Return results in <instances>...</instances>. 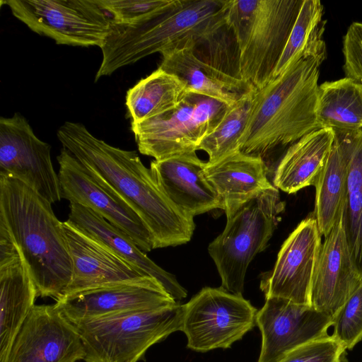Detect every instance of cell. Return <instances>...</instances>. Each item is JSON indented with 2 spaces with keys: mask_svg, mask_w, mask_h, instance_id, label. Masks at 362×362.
Segmentation results:
<instances>
[{
  "mask_svg": "<svg viewBox=\"0 0 362 362\" xmlns=\"http://www.w3.org/2000/svg\"><path fill=\"white\" fill-rule=\"evenodd\" d=\"M57 135L63 147L105 189L139 216L151 235L154 249L191 240L194 217L167 197L136 151L107 144L81 123L66 122Z\"/></svg>",
  "mask_w": 362,
  "mask_h": 362,
  "instance_id": "1",
  "label": "cell"
},
{
  "mask_svg": "<svg viewBox=\"0 0 362 362\" xmlns=\"http://www.w3.org/2000/svg\"><path fill=\"white\" fill-rule=\"evenodd\" d=\"M230 0H173L164 9L133 23L112 21L100 47L95 81L119 68L159 52L162 55L208 42L226 25Z\"/></svg>",
  "mask_w": 362,
  "mask_h": 362,
  "instance_id": "2",
  "label": "cell"
},
{
  "mask_svg": "<svg viewBox=\"0 0 362 362\" xmlns=\"http://www.w3.org/2000/svg\"><path fill=\"white\" fill-rule=\"evenodd\" d=\"M326 47L305 54L283 74L257 90L240 139V151L263 159L278 147L290 146L318 129L320 66Z\"/></svg>",
  "mask_w": 362,
  "mask_h": 362,
  "instance_id": "3",
  "label": "cell"
},
{
  "mask_svg": "<svg viewBox=\"0 0 362 362\" xmlns=\"http://www.w3.org/2000/svg\"><path fill=\"white\" fill-rule=\"evenodd\" d=\"M0 223L20 250L37 296L60 299L71 279L72 262L52 204L22 182L0 175Z\"/></svg>",
  "mask_w": 362,
  "mask_h": 362,
  "instance_id": "4",
  "label": "cell"
},
{
  "mask_svg": "<svg viewBox=\"0 0 362 362\" xmlns=\"http://www.w3.org/2000/svg\"><path fill=\"white\" fill-rule=\"evenodd\" d=\"M303 0H230L226 25L238 49V76L259 90L275 69Z\"/></svg>",
  "mask_w": 362,
  "mask_h": 362,
  "instance_id": "5",
  "label": "cell"
},
{
  "mask_svg": "<svg viewBox=\"0 0 362 362\" xmlns=\"http://www.w3.org/2000/svg\"><path fill=\"white\" fill-rule=\"evenodd\" d=\"M182 305L136 310L73 323L83 343L86 362H137L146 351L181 330Z\"/></svg>",
  "mask_w": 362,
  "mask_h": 362,
  "instance_id": "6",
  "label": "cell"
},
{
  "mask_svg": "<svg viewBox=\"0 0 362 362\" xmlns=\"http://www.w3.org/2000/svg\"><path fill=\"white\" fill-rule=\"evenodd\" d=\"M284 207L278 189L273 186L227 218L223 231L208 247L221 279V288L242 295L247 267L267 247Z\"/></svg>",
  "mask_w": 362,
  "mask_h": 362,
  "instance_id": "7",
  "label": "cell"
},
{
  "mask_svg": "<svg viewBox=\"0 0 362 362\" xmlns=\"http://www.w3.org/2000/svg\"><path fill=\"white\" fill-rule=\"evenodd\" d=\"M230 106L219 100L187 92L171 110L132 124L139 152L155 160L197 151L202 141L217 127Z\"/></svg>",
  "mask_w": 362,
  "mask_h": 362,
  "instance_id": "8",
  "label": "cell"
},
{
  "mask_svg": "<svg viewBox=\"0 0 362 362\" xmlns=\"http://www.w3.org/2000/svg\"><path fill=\"white\" fill-rule=\"evenodd\" d=\"M181 330L196 351L228 349L256 324L258 310L242 295L204 287L182 305Z\"/></svg>",
  "mask_w": 362,
  "mask_h": 362,
  "instance_id": "9",
  "label": "cell"
},
{
  "mask_svg": "<svg viewBox=\"0 0 362 362\" xmlns=\"http://www.w3.org/2000/svg\"><path fill=\"white\" fill-rule=\"evenodd\" d=\"M4 3L31 30L52 38L58 45L100 47L112 23L95 0H8Z\"/></svg>",
  "mask_w": 362,
  "mask_h": 362,
  "instance_id": "10",
  "label": "cell"
},
{
  "mask_svg": "<svg viewBox=\"0 0 362 362\" xmlns=\"http://www.w3.org/2000/svg\"><path fill=\"white\" fill-rule=\"evenodd\" d=\"M51 148L20 113L0 118V175L22 182L53 204L61 200L62 192Z\"/></svg>",
  "mask_w": 362,
  "mask_h": 362,
  "instance_id": "11",
  "label": "cell"
},
{
  "mask_svg": "<svg viewBox=\"0 0 362 362\" xmlns=\"http://www.w3.org/2000/svg\"><path fill=\"white\" fill-rule=\"evenodd\" d=\"M321 236L313 214L298 225L283 243L273 269L262 275L259 288L265 299L281 298L312 306V283Z\"/></svg>",
  "mask_w": 362,
  "mask_h": 362,
  "instance_id": "12",
  "label": "cell"
},
{
  "mask_svg": "<svg viewBox=\"0 0 362 362\" xmlns=\"http://www.w3.org/2000/svg\"><path fill=\"white\" fill-rule=\"evenodd\" d=\"M85 356L79 333L54 304L35 305L17 333L6 362H76Z\"/></svg>",
  "mask_w": 362,
  "mask_h": 362,
  "instance_id": "13",
  "label": "cell"
},
{
  "mask_svg": "<svg viewBox=\"0 0 362 362\" xmlns=\"http://www.w3.org/2000/svg\"><path fill=\"white\" fill-rule=\"evenodd\" d=\"M332 323V318L313 306L281 298L266 299L256 317L262 334L257 362H280L297 347L328 336Z\"/></svg>",
  "mask_w": 362,
  "mask_h": 362,
  "instance_id": "14",
  "label": "cell"
},
{
  "mask_svg": "<svg viewBox=\"0 0 362 362\" xmlns=\"http://www.w3.org/2000/svg\"><path fill=\"white\" fill-rule=\"evenodd\" d=\"M57 158L62 198L91 209L127 233L143 252L154 249L150 232L127 204L105 189L65 148Z\"/></svg>",
  "mask_w": 362,
  "mask_h": 362,
  "instance_id": "15",
  "label": "cell"
},
{
  "mask_svg": "<svg viewBox=\"0 0 362 362\" xmlns=\"http://www.w3.org/2000/svg\"><path fill=\"white\" fill-rule=\"evenodd\" d=\"M62 226L72 262L71 279L64 296L119 284L163 287L67 221Z\"/></svg>",
  "mask_w": 362,
  "mask_h": 362,
  "instance_id": "16",
  "label": "cell"
},
{
  "mask_svg": "<svg viewBox=\"0 0 362 362\" xmlns=\"http://www.w3.org/2000/svg\"><path fill=\"white\" fill-rule=\"evenodd\" d=\"M37 291L26 262L6 227L0 224V362H6Z\"/></svg>",
  "mask_w": 362,
  "mask_h": 362,
  "instance_id": "17",
  "label": "cell"
},
{
  "mask_svg": "<svg viewBox=\"0 0 362 362\" xmlns=\"http://www.w3.org/2000/svg\"><path fill=\"white\" fill-rule=\"evenodd\" d=\"M177 301L163 287L119 284L64 296L55 307L72 323L136 310L170 307Z\"/></svg>",
  "mask_w": 362,
  "mask_h": 362,
  "instance_id": "18",
  "label": "cell"
},
{
  "mask_svg": "<svg viewBox=\"0 0 362 362\" xmlns=\"http://www.w3.org/2000/svg\"><path fill=\"white\" fill-rule=\"evenodd\" d=\"M341 216L322 243L311 288V305L332 319L362 281L351 259Z\"/></svg>",
  "mask_w": 362,
  "mask_h": 362,
  "instance_id": "19",
  "label": "cell"
},
{
  "mask_svg": "<svg viewBox=\"0 0 362 362\" xmlns=\"http://www.w3.org/2000/svg\"><path fill=\"white\" fill-rule=\"evenodd\" d=\"M205 163L193 151L152 160L150 170L167 197L183 212L194 217L222 209L218 197L205 177Z\"/></svg>",
  "mask_w": 362,
  "mask_h": 362,
  "instance_id": "20",
  "label": "cell"
},
{
  "mask_svg": "<svg viewBox=\"0 0 362 362\" xmlns=\"http://www.w3.org/2000/svg\"><path fill=\"white\" fill-rule=\"evenodd\" d=\"M264 160L240 150L221 159L206 162L204 175L217 196L226 218L243 204L274 186L267 178Z\"/></svg>",
  "mask_w": 362,
  "mask_h": 362,
  "instance_id": "21",
  "label": "cell"
},
{
  "mask_svg": "<svg viewBox=\"0 0 362 362\" xmlns=\"http://www.w3.org/2000/svg\"><path fill=\"white\" fill-rule=\"evenodd\" d=\"M67 221L71 224L141 272L158 280L175 301L187 296V291L178 283L175 276L148 257L127 233L81 204L70 203Z\"/></svg>",
  "mask_w": 362,
  "mask_h": 362,
  "instance_id": "22",
  "label": "cell"
},
{
  "mask_svg": "<svg viewBox=\"0 0 362 362\" xmlns=\"http://www.w3.org/2000/svg\"><path fill=\"white\" fill-rule=\"evenodd\" d=\"M158 68L176 76L191 92L233 105L254 88L239 76L199 59L195 49L187 48L163 54Z\"/></svg>",
  "mask_w": 362,
  "mask_h": 362,
  "instance_id": "23",
  "label": "cell"
},
{
  "mask_svg": "<svg viewBox=\"0 0 362 362\" xmlns=\"http://www.w3.org/2000/svg\"><path fill=\"white\" fill-rule=\"evenodd\" d=\"M334 138L332 129H318L288 146L274 170V186L288 194L315 186Z\"/></svg>",
  "mask_w": 362,
  "mask_h": 362,
  "instance_id": "24",
  "label": "cell"
},
{
  "mask_svg": "<svg viewBox=\"0 0 362 362\" xmlns=\"http://www.w3.org/2000/svg\"><path fill=\"white\" fill-rule=\"evenodd\" d=\"M335 138L326 164L315 185L313 215L320 233L326 237L342 213L347 182V154L342 135Z\"/></svg>",
  "mask_w": 362,
  "mask_h": 362,
  "instance_id": "25",
  "label": "cell"
},
{
  "mask_svg": "<svg viewBox=\"0 0 362 362\" xmlns=\"http://www.w3.org/2000/svg\"><path fill=\"white\" fill-rule=\"evenodd\" d=\"M339 132L344 141L348 160L342 225L351 259L362 277V130Z\"/></svg>",
  "mask_w": 362,
  "mask_h": 362,
  "instance_id": "26",
  "label": "cell"
},
{
  "mask_svg": "<svg viewBox=\"0 0 362 362\" xmlns=\"http://www.w3.org/2000/svg\"><path fill=\"white\" fill-rule=\"evenodd\" d=\"M318 129L339 132L362 130V83L349 77L319 85Z\"/></svg>",
  "mask_w": 362,
  "mask_h": 362,
  "instance_id": "27",
  "label": "cell"
},
{
  "mask_svg": "<svg viewBox=\"0 0 362 362\" xmlns=\"http://www.w3.org/2000/svg\"><path fill=\"white\" fill-rule=\"evenodd\" d=\"M186 93L185 86L176 76L158 68L127 90L126 105L132 124L171 110Z\"/></svg>",
  "mask_w": 362,
  "mask_h": 362,
  "instance_id": "28",
  "label": "cell"
},
{
  "mask_svg": "<svg viewBox=\"0 0 362 362\" xmlns=\"http://www.w3.org/2000/svg\"><path fill=\"white\" fill-rule=\"evenodd\" d=\"M323 6L319 0H303L278 62L274 78L283 74L303 56L325 46Z\"/></svg>",
  "mask_w": 362,
  "mask_h": 362,
  "instance_id": "29",
  "label": "cell"
},
{
  "mask_svg": "<svg viewBox=\"0 0 362 362\" xmlns=\"http://www.w3.org/2000/svg\"><path fill=\"white\" fill-rule=\"evenodd\" d=\"M256 94L257 89H253L229 107L214 130L202 141L197 150L208 154V162H216L240 150V139L247 124Z\"/></svg>",
  "mask_w": 362,
  "mask_h": 362,
  "instance_id": "30",
  "label": "cell"
},
{
  "mask_svg": "<svg viewBox=\"0 0 362 362\" xmlns=\"http://www.w3.org/2000/svg\"><path fill=\"white\" fill-rule=\"evenodd\" d=\"M331 335L346 350L362 340V281L333 318Z\"/></svg>",
  "mask_w": 362,
  "mask_h": 362,
  "instance_id": "31",
  "label": "cell"
},
{
  "mask_svg": "<svg viewBox=\"0 0 362 362\" xmlns=\"http://www.w3.org/2000/svg\"><path fill=\"white\" fill-rule=\"evenodd\" d=\"M113 21L133 23L144 20L169 6L173 0H95Z\"/></svg>",
  "mask_w": 362,
  "mask_h": 362,
  "instance_id": "32",
  "label": "cell"
},
{
  "mask_svg": "<svg viewBox=\"0 0 362 362\" xmlns=\"http://www.w3.org/2000/svg\"><path fill=\"white\" fill-rule=\"evenodd\" d=\"M346 351L339 341L328 335L297 347L280 362H341Z\"/></svg>",
  "mask_w": 362,
  "mask_h": 362,
  "instance_id": "33",
  "label": "cell"
},
{
  "mask_svg": "<svg viewBox=\"0 0 362 362\" xmlns=\"http://www.w3.org/2000/svg\"><path fill=\"white\" fill-rule=\"evenodd\" d=\"M342 52L346 76L362 83V23L354 22L349 27Z\"/></svg>",
  "mask_w": 362,
  "mask_h": 362,
  "instance_id": "34",
  "label": "cell"
}]
</instances>
